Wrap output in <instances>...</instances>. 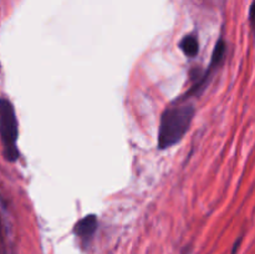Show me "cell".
<instances>
[{
  "label": "cell",
  "mask_w": 255,
  "mask_h": 254,
  "mask_svg": "<svg viewBox=\"0 0 255 254\" xmlns=\"http://www.w3.org/2000/svg\"><path fill=\"white\" fill-rule=\"evenodd\" d=\"M179 49L183 51V54L188 57L197 56L199 51L198 40L194 35H187L179 41Z\"/></svg>",
  "instance_id": "277c9868"
},
{
  "label": "cell",
  "mask_w": 255,
  "mask_h": 254,
  "mask_svg": "<svg viewBox=\"0 0 255 254\" xmlns=\"http://www.w3.org/2000/svg\"><path fill=\"white\" fill-rule=\"evenodd\" d=\"M0 233H1V219H0Z\"/></svg>",
  "instance_id": "8992f818"
},
{
  "label": "cell",
  "mask_w": 255,
  "mask_h": 254,
  "mask_svg": "<svg viewBox=\"0 0 255 254\" xmlns=\"http://www.w3.org/2000/svg\"><path fill=\"white\" fill-rule=\"evenodd\" d=\"M194 107L192 104H178L168 107L163 112L159 122L158 147L169 148L178 143L188 132L193 121Z\"/></svg>",
  "instance_id": "6da1fadb"
},
{
  "label": "cell",
  "mask_w": 255,
  "mask_h": 254,
  "mask_svg": "<svg viewBox=\"0 0 255 254\" xmlns=\"http://www.w3.org/2000/svg\"><path fill=\"white\" fill-rule=\"evenodd\" d=\"M19 126L16 114L11 102L6 99H0V137L4 144V157L9 162L16 161L19 151L16 147Z\"/></svg>",
  "instance_id": "7a4b0ae2"
},
{
  "label": "cell",
  "mask_w": 255,
  "mask_h": 254,
  "mask_svg": "<svg viewBox=\"0 0 255 254\" xmlns=\"http://www.w3.org/2000/svg\"><path fill=\"white\" fill-rule=\"evenodd\" d=\"M249 21H251L252 29H253L255 34V1L252 4L251 10H249Z\"/></svg>",
  "instance_id": "5b68a950"
},
{
  "label": "cell",
  "mask_w": 255,
  "mask_h": 254,
  "mask_svg": "<svg viewBox=\"0 0 255 254\" xmlns=\"http://www.w3.org/2000/svg\"><path fill=\"white\" fill-rule=\"evenodd\" d=\"M97 229V218L94 214L84 217L80 219L74 227L75 236L79 237L82 242H89Z\"/></svg>",
  "instance_id": "3957f363"
}]
</instances>
